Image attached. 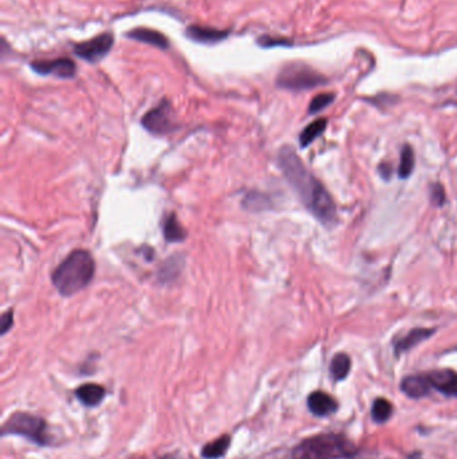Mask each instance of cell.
Masks as SVG:
<instances>
[{
	"instance_id": "cell-1",
	"label": "cell",
	"mask_w": 457,
	"mask_h": 459,
	"mask_svg": "<svg viewBox=\"0 0 457 459\" xmlns=\"http://www.w3.org/2000/svg\"><path fill=\"white\" fill-rule=\"evenodd\" d=\"M279 167L306 208L324 226L337 221V205L321 182L306 168L295 151L285 147L279 152Z\"/></svg>"
},
{
	"instance_id": "cell-2",
	"label": "cell",
	"mask_w": 457,
	"mask_h": 459,
	"mask_svg": "<svg viewBox=\"0 0 457 459\" xmlns=\"http://www.w3.org/2000/svg\"><path fill=\"white\" fill-rule=\"evenodd\" d=\"M96 272V263L86 250H74L52 272V284L59 294L70 297L91 282Z\"/></svg>"
},
{
	"instance_id": "cell-3",
	"label": "cell",
	"mask_w": 457,
	"mask_h": 459,
	"mask_svg": "<svg viewBox=\"0 0 457 459\" xmlns=\"http://www.w3.org/2000/svg\"><path fill=\"white\" fill-rule=\"evenodd\" d=\"M358 449L347 437L339 432H322L298 443L291 453L292 459H349Z\"/></svg>"
},
{
	"instance_id": "cell-4",
	"label": "cell",
	"mask_w": 457,
	"mask_h": 459,
	"mask_svg": "<svg viewBox=\"0 0 457 459\" xmlns=\"http://www.w3.org/2000/svg\"><path fill=\"white\" fill-rule=\"evenodd\" d=\"M327 80L306 64H288L279 71L276 85L291 92L310 90L324 85Z\"/></svg>"
},
{
	"instance_id": "cell-5",
	"label": "cell",
	"mask_w": 457,
	"mask_h": 459,
	"mask_svg": "<svg viewBox=\"0 0 457 459\" xmlns=\"http://www.w3.org/2000/svg\"><path fill=\"white\" fill-rule=\"evenodd\" d=\"M4 432L22 435L38 444H47L50 441L46 422L27 412H17L11 415L4 425Z\"/></svg>"
},
{
	"instance_id": "cell-6",
	"label": "cell",
	"mask_w": 457,
	"mask_h": 459,
	"mask_svg": "<svg viewBox=\"0 0 457 459\" xmlns=\"http://www.w3.org/2000/svg\"><path fill=\"white\" fill-rule=\"evenodd\" d=\"M114 46V35L102 33L74 46V54L89 64H98Z\"/></svg>"
},
{
	"instance_id": "cell-7",
	"label": "cell",
	"mask_w": 457,
	"mask_h": 459,
	"mask_svg": "<svg viewBox=\"0 0 457 459\" xmlns=\"http://www.w3.org/2000/svg\"><path fill=\"white\" fill-rule=\"evenodd\" d=\"M142 126L153 135H167L174 129L173 109L168 101H163L149 110L142 119Z\"/></svg>"
},
{
	"instance_id": "cell-8",
	"label": "cell",
	"mask_w": 457,
	"mask_h": 459,
	"mask_svg": "<svg viewBox=\"0 0 457 459\" xmlns=\"http://www.w3.org/2000/svg\"><path fill=\"white\" fill-rule=\"evenodd\" d=\"M31 68L40 75H54L58 78L68 80L75 77L77 65L73 59L62 57L55 59H39L31 62Z\"/></svg>"
},
{
	"instance_id": "cell-9",
	"label": "cell",
	"mask_w": 457,
	"mask_h": 459,
	"mask_svg": "<svg viewBox=\"0 0 457 459\" xmlns=\"http://www.w3.org/2000/svg\"><path fill=\"white\" fill-rule=\"evenodd\" d=\"M425 374L432 390H436L445 396L457 398V372L451 370H440Z\"/></svg>"
},
{
	"instance_id": "cell-10",
	"label": "cell",
	"mask_w": 457,
	"mask_h": 459,
	"mask_svg": "<svg viewBox=\"0 0 457 459\" xmlns=\"http://www.w3.org/2000/svg\"><path fill=\"white\" fill-rule=\"evenodd\" d=\"M307 407L313 415L318 418H326L337 412L338 403L331 395L323 391H315L308 395Z\"/></svg>"
},
{
	"instance_id": "cell-11",
	"label": "cell",
	"mask_w": 457,
	"mask_h": 459,
	"mask_svg": "<svg viewBox=\"0 0 457 459\" xmlns=\"http://www.w3.org/2000/svg\"><path fill=\"white\" fill-rule=\"evenodd\" d=\"M188 39L196 42V43H204V45H215L220 43L225 38H228L230 30H219L208 26H199V24H190L186 30Z\"/></svg>"
},
{
	"instance_id": "cell-12",
	"label": "cell",
	"mask_w": 457,
	"mask_h": 459,
	"mask_svg": "<svg viewBox=\"0 0 457 459\" xmlns=\"http://www.w3.org/2000/svg\"><path fill=\"white\" fill-rule=\"evenodd\" d=\"M125 36L129 38V39H133L136 42L151 45V46H154V48L161 49V50H168L170 48V39L163 33H158L153 29L137 27V29L130 30L129 33H126Z\"/></svg>"
},
{
	"instance_id": "cell-13",
	"label": "cell",
	"mask_w": 457,
	"mask_h": 459,
	"mask_svg": "<svg viewBox=\"0 0 457 459\" xmlns=\"http://www.w3.org/2000/svg\"><path fill=\"white\" fill-rule=\"evenodd\" d=\"M436 330L435 329H428V328H414L412 329L407 335L400 337L398 340L394 341V354L396 356H400L419 345L424 340H428Z\"/></svg>"
},
{
	"instance_id": "cell-14",
	"label": "cell",
	"mask_w": 457,
	"mask_h": 459,
	"mask_svg": "<svg viewBox=\"0 0 457 459\" xmlns=\"http://www.w3.org/2000/svg\"><path fill=\"white\" fill-rule=\"evenodd\" d=\"M401 391L412 399H421L429 395L432 387L426 374H410L403 379Z\"/></svg>"
},
{
	"instance_id": "cell-15",
	"label": "cell",
	"mask_w": 457,
	"mask_h": 459,
	"mask_svg": "<svg viewBox=\"0 0 457 459\" xmlns=\"http://www.w3.org/2000/svg\"><path fill=\"white\" fill-rule=\"evenodd\" d=\"M75 395H77V399H78L84 406H87V407H96V406H98L102 400L105 399L106 391H105V388H103L102 386H100V384L89 383V384L81 386V387L75 391Z\"/></svg>"
},
{
	"instance_id": "cell-16",
	"label": "cell",
	"mask_w": 457,
	"mask_h": 459,
	"mask_svg": "<svg viewBox=\"0 0 457 459\" xmlns=\"http://www.w3.org/2000/svg\"><path fill=\"white\" fill-rule=\"evenodd\" d=\"M352 368V358L346 354H337L330 363V374L334 380H343L347 377Z\"/></svg>"
},
{
	"instance_id": "cell-17",
	"label": "cell",
	"mask_w": 457,
	"mask_h": 459,
	"mask_svg": "<svg viewBox=\"0 0 457 459\" xmlns=\"http://www.w3.org/2000/svg\"><path fill=\"white\" fill-rule=\"evenodd\" d=\"M231 443L230 435H223L220 438L212 441V442L205 444L203 447V457L205 459H218L221 458Z\"/></svg>"
},
{
	"instance_id": "cell-18",
	"label": "cell",
	"mask_w": 457,
	"mask_h": 459,
	"mask_svg": "<svg viewBox=\"0 0 457 459\" xmlns=\"http://www.w3.org/2000/svg\"><path fill=\"white\" fill-rule=\"evenodd\" d=\"M326 126H327V119H315L310 125H307L299 136V143H301L302 148L308 147L317 137L321 136L322 133L324 132Z\"/></svg>"
},
{
	"instance_id": "cell-19",
	"label": "cell",
	"mask_w": 457,
	"mask_h": 459,
	"mask_svg": "<svg viewBox=\"0 0 457 459\" xmlns=\"http://www.w3.org/2000/svg\"><path fill=\"white\" fill-rule=\"evenodd\" d=\"M164 237L168 242H172V243L183 242L186 239V230L180 224V221H177L174 214L170 215L165 223H164Z\"/></svg>"
},
{
	"instance_id": "cell-20",
	"label": "cell",
	"mask_w": 457,
	"mask_h": 459,
	"mask_svg": "<svg viewBox=\"0 0 457 459\" xmlns=\"http://www.w3.org/2000/svg\"><path fill=\"white\" fill-rule=\"evenodd\" d=\"M393 415V406L388 399L378 398L373 402L372 418L375 423H385Z\"/></svg>"
},
{
	"instance_id": "cell-21",
	"label": "cell",
	"mask_w": 457,
	"mask_h": 459,
	"mask_svg": "<svg viewBox=\"0 0 457 459\" xmlns=\"http://www.w3.org/2000/svg\"><path fill=\"white\" fill-rule=\"evenodd\" d=\"M414 170V152L410 145H405L401 151L400 167H398V176L401 179H407Z\"/></svg>"
},
{
	"instance_id": "cell-22",
	"label": "cell",
	"mask_w": 457,
	"mask_h": 459,
	"mask_svg": "<svg viewBox=\"0 0 457 459\" xmlns=\"http://www.w3.org/2000/svg\"><path fill=\"white\" fill-rule=\"evenodd\" d=\"M334 100H336V96L333 93H322V94H318L317 97L313 99V101L310 102L308 113L310 115H315V113L321 112L324 108H327L330 103H333Z\"/></svg>"
},
{
	"instance_id": "cell-23",
	"label": "cell",
	"mask_w": 457,
	"mask_h": 459,
	"mask_svg": "<svg viewBox=\"0 0 457 459\" xmlns=\"http://www.w3.org/2000/svg\"><path fill=\"white\" fill-rule=\"evenodd\" d=\"M430 198L433 203L441 205L445 202V191L441 187L440 184H435L430 187Z\"/></svg>"
},
{
	"instance_id": "cell-24",
	"label": "cell",
	"mask_w": 457,
	"mask_h": 459,
	"mask_svg": "<svg viewBox=\"0 0 457 459\" xmlns=\"http://www.w3.org/2000/svg\"><path fill=\"white\" fill-rule=\"evenodd\" d=\"M13 323H14L13 312H7V313H4L3 317H1V323H0V326H1V335H6V333L11 329Z\"/></svg>"
}]
</instances>
